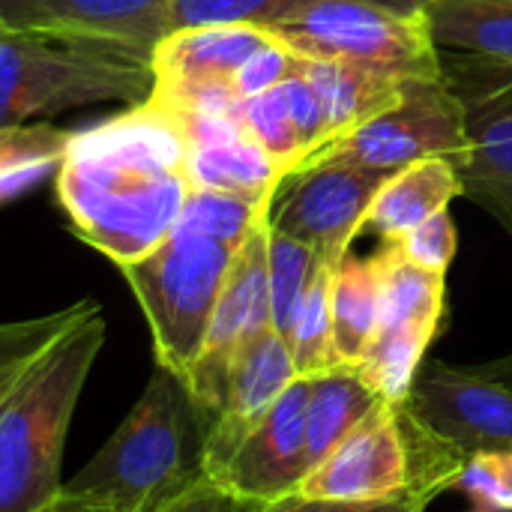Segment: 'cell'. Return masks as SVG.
Masks as SVG:
<instances>
[{
    "label": "cell",
    "instance_id": "9a60e30c",
    "mask_svg": "<svg viewBox=\"0 0 512 512\" xmlns=\"http://www.w3.org/2000/svg\"><path fill=\"white\" fill-rule=\"evenodd\" d=\"M297 378L294 357L288 342L276 333L270 324L261 330L234 360L225 402L219 414L213 417V426L207 432L204 444V474L207 483H213L237 447L246 441V435L261 423V417L273 408V402L288 390V384Z\"/></svg>",
    "mask_w": 512,
    "mask_h": 512
},
{
    "label": "cell",
    "instance_id": "4fadbf2b",
    "mask_svg": "<svg viewBox=\"0 0 512 512\" xmlns=\"http://www.w3.org/2000/svg\"><path fill=\"white\" fill-rule=\"evenodd\" d=\"M432 432L465 453L512 450V390L468 366L432 363L417 372L405 402Z\"/></svg>",
    "mask_w": 512,
    "mask_h": 512
},
{
    "label": "cell",
    "instance_id": "f35d334b",
    "mask_svg": "<svg viewBox=\"0 0 512 512\" xmlns=\"http://www.w3.org/2000/svg\"><path fill=\"white\" fill-rule=\"evenodd\" d=\"M471 372L501 384V387H510L512 390V354L507 357H498V360H489V363H480V366H468Z\"/></svg>",
    "mask_w": 512,
    "mask_h": 512
},
{
    "label": "cell",
    "instance_id": "603a6c76",
    "mask_svg": "<svg viewBox=\"0 0 512 512\" xmlns=\"http://www.w3.org/2000/svg\"><path fill=\"white\" fill-rule=\"evenodd\" d=\"M381 399L351 366L330 369L318 378H309V405H306V447L309 471L378 405Z\"/></svg>",
    "mask_w": 512,
    "mask_h": 512
},
{
    "label": "cell",
    "instance_id": "d4e9b609",
    "mask_svg": "<svg viewBox=\"0 0 512 512\" xmlns=\"http://www.w3.org/2000/svg\"><path fill=\"white\" fill-rule=\"evenodd\" d=\"M399 429L408 462V495L429 507L438 495L450 492L465 471L471 453L456 447L453 441L432 432L408 405H399Z\"/></svg>",
    "mask_w": 512,
    "mask_h": 512
},
{
    "label": "cell",
    "instance_id": "7402d4cb",
    "mask_svg": "<svg viewBox=\"0 0 512 512\" xmlns=\"http://www.w3.org/2000/svg\"><path fill=\"white\" fill-rule=\"evenodd\" d=\"M330 312H333L336 360H339V366L357 369L369 342L375 339L378 315H381V264H378V255L357 258L348 252L333 267Z\"/></svg>",
    "mask_w": 512,
    "mask_h": 512
},
{
    "label": "cell",
    "instance_id": "8d00e7d4",
    "mask_svg": "<svg viewBox=\"0 0 512 512\" xmlns=\"http://www.w3.org/2000/svg\"><path fill=\"white\" fill-rule=\"evenodd\" d=\"M258 504L240 501L234 495H228L225 489H219L216 483H201L195 486L183 501H177L168 512H258Z\"/></svg>",
    "mask_w": 512,
    "mask_h": 512
},
{
    "label": "cell",
    "instance_id": "74e56055",
    "mask_svg": "<svg viewBox=\"0 0 512 512\" xmlns=\"http://www.w3.org/2000/svg\"><path fill=\"white\" fill-rule=\"evenodd\" d=\"M33 512H114L111 507H105V504H99V501H93V498H84V495H72V492H60L51 504H45V507H39V510Z\"/></svg>",
    "mask_w": 512,
    "mask_h": 512
},
{
    "label": "cell",
    "instance_id": "5b68a950",
    "mask_svg": "<svg viewBox=\"0 0 512 512\" xmlns=\"http://www.w3.org/2000/svg\"><path fill=\"white\" fill-rule=\"evenodd\" d=\"M234 255L237 246L174 228L153 252L120 267L150 324L156 366L183 381L204 348Z\"/></svg>",
    "mask_w": 512,
    "mask_h": 512
},
{
    "label": "cell",
    "instance_id": "30bf717a",
    "mask_svg": "<svg viewBox=\"0 0 512 512\" xmlns=\"http://www.w3.org/2000/svg\"><path fill=\"white\" fill-rule=\"evenodd\" d=\"M390 174L363 171L348 162H306L294 168L276 189L267 222L273 231L309 243L321 261L339 264Z\"/></svg>",
    "mask_w": 512,
    "mask_h": 512
},
{
    "label": "cell",
    "instance_id": "1f68e13d",
    "mask_svg": "<svg viewBox=\"0 0 512 512\" xmlns=\"http://www.w3.org/2000/svg\"><path fill=\"white\" fill-rule=\"evenodd\" d=\"M453 489L474 504V512H512V450L471 453Z\"/></svg>",
    "mask_w": 512,
    "mask_h": 512
},
{
    "label": "cell",
    "instance_id": "52a82bcc",
    "mask_svg": "<svg viewBox=\"0 0 512 512\" xmlns=\"http://www.w3.org/2000/svg\"><path fill=\"white\" fill-rule=\"evenodd\" d=\"M468 147L465 114L444 78H405L399 99L318 150L306 162H348L363 171L396 174L420 159L444 156L453 165ZM303 162V165H306Z\"/></svg>",
    "mask_w": 512,
    "mask_h": 512
},
{
    "label": "cell",
    "instance_id": "4316f807",
    "mask_svg": "<svg viewBox=\"0 0 512 512\" xmlns=\"http://www.w3.org/2000/svg\"><path fill=\"white\" fill-rule=\"evenodd\" d=\"M333 267L318 258L312 282L306 288L303 306L297 312L288 348L294 357L297 378H318L330 369H339L336 348H333V312H330V282Z\"/></svg>",
    "mask_w": 512,
    "mask_h": 512
},
{
    "label": "cell",
    "instance_id": "8992f818",
    "mask_svg": "<svg viewBox=\"0 0 512 512\" xmlns=\"http://www.w3.org/2000/svg\"><path fill=\"white\" fill-rule=\"evenodd\" d=\"M303 60H342L396 78H444L426 15H402L360 0L312 3L273 27Z\"/></svg>",
    "mask_w": 512,
    "mask_h": 512
},
{
    "label": "cell",
    "instance_id": "d6986e66",
    "mask_svg": "<svg viewBox=\"0 0 512 512\" xmlns=\"http://www.w3.org/2000/svg\"><path fill=\"white\" fill-rule=\"evenodd\" d=\"M300 75L318 90L324 102L330 144L354 132L375 114L387 111L399 99L402 81H405V78L354 66V63H342V60H303V57H300Z\"/></svg>",
    "mask_w": 512,
    "mask_h": 512
},
{
    "label": "cell",
    "instance_id": "ba28073f",
    "mask_svg": "<svg viewBox=\"0 0 512 512\" xmlns=\"http://www.w3.org/2000/svg\"><path fill=\"white\" fill-rule=\"evenodd\" d=\"M375 255L381 264V315L357 375L378 399L405 405L441 327L447 285L444 276L414 267L396 243H384Z\"/></svg>",
    "mask_w": 512,
    "mask_h": 512
},
{
    "label": "cell",
    "instance_id": "277c9868",
    "mask_svg": "<svg viewBox=\"0 0 512 512\" xmlns=\"http://www.w3.org/2000/svg\"><path fill=\"white\" fill-rule=\"evenodd\" d=\"M156 87L153 54L48 30L0 27V129L69 108L141 105Z\"/></svg>",
    "mask_w": 512,
    "mask_h": 512
},
{
    "label": "cell",
    "instance_id": "4dcf8cb0",
    "mask_svg": "<svg viewBox=\"0 0 512 512\" xmlns=\"http://www.w3.org/2000/svg\"><path fill=\"white\" fill-rule=\"evenodd\" d=\"M237 120L252 141H258L276 162L285 165L288 174L306 162V150H303V141L297 135V126L291 120L282 84L267 90V93L240 99Z\"/></svg>",
    "mask_w": 512,
    "mask_h": 512
},
{
    "label": "cell",
    "instance_id": "7c38bea8",
    "mask_svg": "<svg viewBox=\"0 0 512 512\" xmlns=\"http://www.w3.org/2000/svg\"><path fill=\"white\" fill-rule=\"evenodd\" d=\"M306 405L309 378H294L213 483L258 507L294 495L309 474Z\"/></svg>",
    "mask_w": 512,
    "mask_h": 512
},
{
    "label": "cell",
    "instance_id": "484cf974",
    "mask_svg": "<svg viewBox=\"0 0 512 512\" xmlns=\"http://www.w3.org/2000/svg\"><path fill=\"white\" fill-rule=\"evenodd\" d=\"M324 0H171L168 3V33L198 24H255L273 27L276 21ZM375 3L402 15H423L429 0H360ZM165 33V36H168Z\"/></svg>",
    "mask_w": 512,
    "mask_h": 512
},
{
    "label": "cell",
    "instance_id": "cb8c5ba5",
    "mask_svg": "<svg viewBox=\"0 0 512 512\" xmlns=\"http://www.w3.org/2000/svg\"><path fill=\"white\" fill-rule=\"evenodd\" d=\"M72 132L48 123H24L0 129V204L27 195L66 156Z\"/></svg>",
    "mask_w": 512,
    "mask_h": 512
},
{
    "label": "cell",
    "instance_id": "3957f363",
    "mask_svg": "<svg viewBox=\"0 0 512 512\" xmlns=\"http://www.w3.org/2000/svg\"><path fill=\"white\" fill-rule=\"evenodd\" d=\"M102 345L105 318L93 303L0 402V512H33L63 492L66 435Z\"/></svg>",
    "mask_w": 512,
    "mask_h": 512
},
{
    "label": "cell",
    "instance_id": "9c48e42d",
    "mask_svg": "<svg viewBox=\"0 0 512 512\" xmlns=\"http://www.w3.org/2000/svg\"><path fill=\"white\" fill-rule=\"evenodd\" d=\"M441 72L465 114L468 147L456 162L462 195L486 207L512 237V72L450 51H441Z\"/></svg>",
    "mask_w": 512,
    "mask_h": 512
},
{
    "label": "cell",
    "instance_id": "8fae6325",
    "mask_svg": "<svg viewBox=\"0 0 512 512\" xmlns=\"http://www.w3.org/2000/svg\"><path fill=\"white\" fill-rule=\"evenodd\" d=\"M267 216L249 231L234 255L225 288L210 318V330L195 366L186 375V387L195 402L216 417L225 402V387L237 354L273 324L270 318V279H267Z\"/></svg>",
    "mask_w": 512,
    "mask_h": 512
},
{
    "label": "cell",
    "instance_id": "7a4b0ae2",
    "mask_svg": "<svg viewBox=\"0 0 512 512\" xmlns=\"http://www.w3.org/2000/svg\"><path fill=\"white\" fill-rule=\"evenodd\" d=\"M213 417L186 381L156 366L141 399L102 450L63 486L114 512H168L204 474V444Z\"/></svg>",
    "mask_w": 512,
    "mask_h": 512
},
{
    "label": "cell",
    "instance_id": "ab89813d",
    "mask_svg": "<svg viewBox=\"0 0 512 512\" xmlns=\"http://www.w3.org/2000/svg\"><path fill=\"white\" fill-rule=\"evenodd\" d=\"M471 512H474V510H471Z\"/></svg>",
    "mask_w": 512,
    "mask_h": 512
},
{
    "label": "cell",
    "instance_id": "6da1fadb",
    "mask_svg": "<svg viewBox=\"0 0 512 512\" xmlns=\"http://www.w3.org/2000/svg\"><path fill=\"white\" fill-rule=\"evenodd\" d=\"M189 150L177 114L153 99L72 132L54 171L72 231L117 267L153 252L177 228L192 192Z\"/></svg>",
    "mask_w": 512,
    "mask_h": 512
},
{
    "label": "cell",
    "instance_id": "ffe728a7",
    "mask_svg": "<svg viewBox=\"0 0 512 512\" xmlns=\"http://www.w3.org/2000/svg\"><path fill=\"white\" fill-rule=\"evenodd\" d=\"M186 177L192 189H213L252 204H270L288 171L258 141L240 135L231 141L192 147Z\"/></svg>",
    "mask_w": 512,
    "mask_h": 512
},
{
    "label": "cell",
    "instance_id": "5bb4252c",
    "mask_svg": "<svg viewBox=\"0 0 512 512\" xmlns=\"http://www.w3.org/2000/svg\"><path fill=\"white\" fill-rule=\"evenodd\" d=\"M408 489L399 405L378 402L300 483L306 498L375 501Z\"/></svg>",
    "mask_w": 512,
    "mask_h": 512
},
{
    "label": "cell",
    "instance_id": "ac0fdd59",
    "mask_svg": "<svg viewBox=\"0 0 512 512\" xmlns=\"http://www.w3.org/2000/svg\"><path fill=\"white\" fill-rule=\"evenodd\" d=\"M456 195H462L456 165L444 156L420 159L384 180L366 210L363 231H375L384 243H396L432 213L447 210Z\"/></svg>",
    "mask_w": 512,
    "mask_h": 512
},
{
    "label": "cell",
    "instance_id": "d590c367",
    "mask_svg": "<svg viewBox=\"0 0 512 512\" xmlns=\"http://www.w3.org/2000/svg\"><path fill=\"white\" fill-rule=\"evenodd\" d=\"M426 507L411 498L408 492L393 498H375V501H339V498H306L300 492L285 495L273 504H264L258 512H423Z\"/></svg>",
    "mask_w": 512,
    "mask_h": 512
},
{
    "label": "cell",
    "instance_id": "f1b7e54d",
    "mask_svg": "<svg viewBox=\"0 0 512 512\" xmlns=\"http://www.w3.org/2000/svg\"><path fill=\"white\" fill-rule=\"evenodd\" d=\"M93 300H78L66 309L24 318V321H3L0 324V402L12 390V384L27 372V366L54 342L60 339L78 318L90 312Z\"/></svg>",
    "mask_w": 512,
    "mask_h": 512
},
{
    "label": "cell",
    "instance_id": "d6a6232c",
    "mask_svg": "<svg viewBox=\"0 0 512 512\" xmlns=\"http://www.w3.org/2000/svg\"><path fill=\"white\" fill-rule=\"evenodd\" d=\"M396 246L414 267H420L426 273L447 276V270L456 258L459 237H456V225H453L450 213L438 210L426 222L411 228L402 240H396Z\"/></svg>",
    "mask_w": 512,
    "mask_h": 512
},
{
    "label": "cell",
    "instance_id": "e0dca14e",
    "mask_svg": "<svg viewBox=\"0 0 512 512\" xmlns=\"http://www.w3.org/2000/svg\"><path fill=\"white\" fill-rule=\"evenodd\" d=\"M273 33L255 24H198L171 30L153 48L156 87H189L228 81ZM153 87V90H156Z\"/></svg>",
    "mask_w": 512,
    "mask_h": 512
},
{
    "label": "cell",
    "instance_id": "2e32d148",
    "mask_svg": "<svg viewBox=\"0 0 512 512\" xmlns=\"http://www.w3.org/2000/svg\"><path fill=\"white\" fill-rule=\"evenodd\" d=\"M171 0H0V27L90 36L150 51L168 33Z\"/></svg>",
    "mask_w": 512,
    "mask_h": 512
},
{
    "label": "cell",
    "instance_id": "f546056e",
    "mask_svg": "<svg viewBox=\"0 0 512 512\" xmlns=\"http://www.w3.org/2000/svg\"><path fill=\"white\" fill-rule=\"evenodd\" d=\"M267 210L270 204H252L213 189H192L177 219V228L240 249L249 231L267 216Z\"/></svg>",
    "mask_w": 512,
    "mask_h": 512
},
{
    "label": "cell",
    "instance_id": "44dd1931",
    "mask_svg": "<svg viewBox=\"0 0 512 512\" xmlns=\"http://www.w3.org/2000/svg\"><path fill=\"white\" fill-rule=\"evenodd\" d=\"M423 15L438 51L471 54L512 72V0H429Z\"/></svg>",
    "mask_w": 512,
    "mask_h": 512
},
{
    "label": "cell",
    "instance_id": "e575fe53",
    "mask_svg": "<svg viewBox=\"0 0 512 512\" xmlns=\"http://www.w3.org/2000/svg\"><path fill=\"white\" fill-rule=\"evenodd\" d=\"M282 90H285L291 120L297 126V135H300L306 159H309V156H315L318 150H324L330 144V126H327L324 102H321L318 90L300 75V66H297V72L291 78L282 81Z\"/></svg>",
    "mask_w": 512,
    "mask_h": 512
},
{
    "label": "cell",
    "instance_id": "83f0119b",
    "mask_svg": "<svg viewBox=\"0 0 512 512\" xmlns=\"http://www.w3.org/2000/svg\"><path fill=\"white\" fill-rule=\"evenodd\" d=\"M318 267V252L282 231L267 234V279H270V318L276 333L288 342L306 288Z\"/></svg>",
    "mask_w": 512,
    "mask_h": 512
},
{
    "label": "cell",
    "instance_id": "836d02e7",
    "mask_svg": "<svg viewBox=\"0 0 512 512\" xmlns=\"http://www.w3.org/2000/svg\"><path fill=\"white\" fill-rule=\"evenodd\" d=\"M297 66H300V57H297L288 45H282V42L273 36L264 48H258V51L237 69V75L231 78L234 93H237L240 99L267 93V90L279 87L285 78H291V75L297 72Z\"/></svg>",
    "mask_w": 512,
    "mask_h": 512
}]
</instances>
